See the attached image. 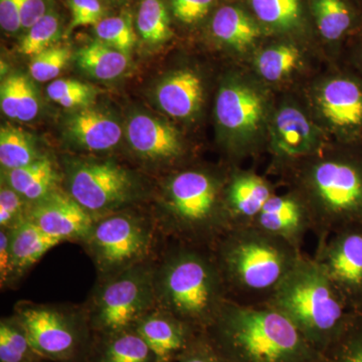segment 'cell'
Instances as JSON below:
<instances>
[{
  "instance_id": "6da1fadb",
  "label": "cell",
  "mask_w": 362,
  "mask_h": 362,
  "mask_svg": "<svg viewBox=\"0 0 362 362\" xmlns=\"http://www.w3.org/2000/svg\"><path fill=\"white\" fill-rule=\"evenodd\" d=\"M156 306L206 332L228 301L225 283L209 247L166 240L154 261Z\"/></svg>"
},
{
  "instance_id": "7a4b0ae2",
  "label": "cell",
  "mask_w": 362,
  "mask_h": 362,
  "mask_svg": "<svg viewBox=\"0 0 362 362\" xmlns=\"http://www.w3.org/2000/svg\"><path fill=\"white\" fill-rule=\"evenodd\" d=\"M230 362H319L321 352L280 312L228 300L204 332Z\"/></svg>"
},
{
  "instance_id": "3957f363",
  "label": "cell",
  "mask_w": 362,
  "mask_h": 362,
  "mask_svg": "<svg viewBox=\"0 0 362 362\" xmlns=\"http://www.w3.org/2000/svg\"><path fill=\"white\" fill-rule=\"evenodd\" d=\"M211 251L228 300L265 306L303 252L255 226L230 228Z\"/></svg>"
},
{
  "instance_id": "277c9868",
  "label": "cell",
  "mask_w": 362,
  "mask_h": 362,
  "mask_svg": "<svg viewBox=\"0 0 362 362\" xmlns=\"http://www.w3.org/2000/svg\"><path fill=\"white\" fill-rule=\"evenodd\" d=\"M221 185L218 177L201 169L169 176L151 213L162 235L211 249L232 228Z\"/></svg>"
},
{
  "instance_id": "5b68a950",
  "label": "cell",
  "mask_w": 362,
  "mask_h": 362,
  "mask_svg": "<svg viewBox=\"0 0 362 362\" xmlns=\"http://www.w3.org/2000/svg\"><path fill=\"white\" fill-rule=\"evenodd\" d=\"M267 306L289 319L320 352L337 337L349 312L320 266L305 255Z\"/></svg>"
},
{
  "instance_id": "8992f818",
  "label": "cell",
  "mask_w": 362,
  "mask_h": 362,
  "mask_svg": "<svg viewBox=\"0 0 362 362\" xmlns=\"http://www.w3.org/2000/svg\"><path fill=\"white\" fill-rule=\"evenodd\" d=\"M297 194L310 209L318 240L362 223V160L330 157L309 164Z\"/></svg>"
},
{
  "instance_id": "52a82bcc",
  "label": "cell",
  "mask_w": 362,
  "mask_h": 362,
  "mask_svg": "<svg viewBox=\"0 0 362 362\" xmlns=\"http://www.w3.org/2000/svg\"><path fill=\"white\" fill-rule=\"evenodd\" d=\"M166 240L151 213L130 207L96 218L81 245L98 279H106L153 261Z\"/></svg>"
},
{
  "instance_id": "ba28073f",
  "label": "cell",
  "mask_w": 362,
  "mask_h": 362,
  "mask_svg": "<svg viewBox=\"0 0 362 362\" xmlns=\"http://www.w3.org/2000/svg\"><path fill=\"white\" fill-rule=\"evenodd\" d=\"M13 314L45 361L85 362L93 331L84 305L20 301Z\"/></svg>"
},
{
  "instance_id": "9c48e42d",
  "label": "cell",
  "mask_w": 362,
  "mask_h": 362,
  "mask_svg": "<svg viewBox=\"0 0 362 362\" xmlns=\"http://www.w3.org/2000/svg\"><path fill=\"white\" fill-rule=\"evenodd\" d=\"M156 259L112 277L98 279L83 304L93 334L132 328L156 306L153 286Z\"/></svg>"
},
{
  "instance_id": "30bf717a",
  "label": "cell",
  "mask_w": 362,
  "mask_h": 362,
  "mask_svg": "<svg viewBox=\"0 0 362 362\" xmlns=\"http://www.w3.org/2000/svg\"><path fill=\"white\" fill-rule=\"evenodd\" d=\"M64 177L66 192L95 220L134 207L143 197L137 175L109 159L66 160Z\"/></svg>"
},
{
  "instance_id": "8fae6325",
  "label": "cell",
  "mask_w": 362,
  "mask_h": 362,
  "mask_svg": "<svg viewBox=\"0 0 362 362\" xmlns=\"http://www.w3.org/2000/svg\"><path fill=\"white\" fill-rule=\"evenodd\" d=\"M349 310L362 307V223L318 240L315 256Z\"/></svg>"
},
{
  "instance_id": "7c38bea8",
  "label": "cell",
  "mask_w": 362,
  "mask_h": 362,
  "mask_svg": "<svg viewBox=\"0 0 362 362\" xmlns=\"http://www.w3.org/2000/svg\"><path fill=\"white\" fill-rule=\"evenodd\" d=\"M26 220L62 242H83L95 218L61 187L40 201L28 204Z\"/></svg>"
},
{
  "instance_id": "4fadbf2b",
  "label": "cell",
  "mask_w": 362,
  "mask_h": 362,
  "mask_svg": "<svg viewBox=\"0 0 362 362\" xmlns=\"http://www.w3.org/2000/svg\"><path fill=\"white\" fill-rule=\"evenodd\" d=\"M133 328L156 356L157 362H176L201 333L159 307L144 314Z\"/></svg>"
},
{
  "instance_id": "5bb4252c",
  "label": "cell",
  "mask_w": 362,
  "mask_h": 362,
  "mask_svg": "<svg viewBox=\"0 0 362 362\" xmlns=\"http://www.w3.org/2000/svg\"><path fill=\"white\" fill-rule=\"evenodd\" d=\"M255 228L289 243L301 251L305 237L313 230L310 209L297 192L274 194L255 221Z\"/></svg>"
},
{
  "instance_id": "9a60e30c",
  "label": "cell",
  "mask_w": 362,
  "mask_h": 362,
  "mask_svg": "<svg viewBox=\"0 0 362 362\" xmlns=\"http://www.w3.org/2000/svg\"><path fill=\"white\" fill-rule=\"evenodd\" d=\"M127 139L136 156L150 163H171L183 154L182 143L175 128L145 114L131 117Z\"/></svg>"
},
{
  "instance_id": "2e32d148",
  "label": "cell",
  "mask_w": 362,
  "mask_h": 362,
  "mask_svg": "<svg viewBox=\"0 0 362 362\" xmlns=\"http://www.w3.org/2000/svg\"><path fill=\"white\" fill-rule=\"evenodd\" d=\"M216 114L223 129L233 134H250L258 129L262 122L264 104L251 88L232 83L221 88Z\"/></svg>"
},
{
  "instance_id": "e0dca14e",
  "label": "cell",
  "mask_w": 362,
  "mask_h": 362,
  "mask_svg": "<svg viewBox=\"0 0 362 362\" xmlns=\"http://www.w3.org/2000/svg\"><path fill=\"white\" fill-rule=\"evenodd\" d=\"M275 194L270 183L252 173H235L225 185V204L232 228L252 226Z\"/></svg>"
},
{
  "instance_id": "ac0fdd59",
  "label": "cell",
  "mask_w": 362,
  "mask_h": 362,
  "mask_svg": "<svg viewBox=\"0 0 362 362\" xmlns=\"http://www.w3.org/2000/svg\"><path fill=\"white\" fill-rule=\"evenodd\" d=\"M271 147L282 160H295L308 156L315 149L311 124L294 107H284L278 112L272 129Z\"/></svg>"
},
{
  "instance_id": "d6986e66",
  "label": "cell",
  "mask_w": 362,
  "mask_h": 362,
  "mask_svg": "<svg viewBox=\"0 0 362 362\" xmlns=\"http://www.w3.org/2000/svg\"><path fill=\"white\" fill-rule=\"evenodd\" d=\"M66 130L77 146L92 152L114 148L122 138V129L115 119L95 109H83L71 115Z\"/></svg>"
},
{
  "instance_id": "ffe728a7",
  "label": "cell",
  "mask_w": 362,
  "mask_h": 362,
  "mask_svg": "<svg viewBox=\"0 0 362 362\" xmlns=\"http://www.w3.org/2000/svg\"><path fill=\"white\" fill-rule=\"evenodd\" d=\"M320 108L329 123L343 130L362 126V88L349 78H337L324 86Z\"/></svg>"
},
{
  "instance_id": "44dd1931",
  "label": "cell",
  "mask_w": 362,
  "mask_h": 362,
  "mask_svg": "<svg viewBox=\"0 0 362 362\" xmlns=\"http://www.w3.org/2000/svg\"><path fill=\"white\" fill-rule=\"evenodd\" d=\"M85 362H157V359L146 342L132 327L93 334Z\"/></svg>"
},
{
  "instance_id": "7402d4cb",
  "label": "cell",
  "mask_w": 362,
  "mask_h": 362,
  "mask_svg": "<svg viewBox=\"0 0 362 362\" xmlns=\"http://www.w3.org/2000/svg\"><path fill=\"white\" fill-rule=\"evenodd\" d=\"M9 235L13 256V286L18 284L47 252L63 244L61 240L47 235L28 220L9 230Z\"/></svg>"
},
{
  "instance_id": "603a6c76",
  "label": "cell",
  "mask_w": 362,
  "mask_h": 362,
  "mask_svg": "<svg viewBox=\"0 0 362 362\" xmlns=\"http://www.w3.org/2000/svg\"><path fill=\"white\" fill-rule=\"evenodd\" d=\"M159 107L175 118H187L199 110L202 102L201 78L192 71H178L164 78L156 90Z\"/></svg>"
},
{
  "instance_id": "cb8c5ba5",
  "label": "cell",
  "mask_w": 362,
  "mask_h": 362,
  "mask_svg": "<svg viewBox=\"0 0 362 362\" xmlns=\"http://www.w3.org/2000/svg\"><path fill=\"white\" fill-rule=\"evenodd\" d=\"M61 177L54 160L45 156L25 168L2 171V181L28 204L40 201L61 188Z\"/></svg>"
},
{
  "instance_id": "d4e9b609",
  "label": "cell",
  "mask_w": 362,
  "mask_h": 362,
  "mask_svg": "<svg viewBox=\"0 0 362 362\" xmlns=\"http://www.w3.org/2000/svg\"><path fill=\"white\" fill-rule=\"evenodd\" d=\"M211 30L216 39L238 51L251 47L259 35L258 25L242 9L223 6L216 11L211 21Z\"/></svg>"
},
{
  "instance_id": "484cf974",
  "label": "cell",
  "mask_w": 362,
  "mask_h": 362,
  "mask_svg": "<svg viewBox=\"0 0 362 362\" xmlns=\"http://www.w3.org/2000/svg\"><path fill=\"white\" fill-rule=\"evenodd\" d=\"M78 66L92 78L110 81L120 77L128 66V57L101 40L85 45L76 54Z\"/></svg>"
},
{
  "instance_id": "4316f807",
  "label": "cell",
  "mask_w": 362,
  "mask_h": 362,
  "mask_svg": "<svg viewBox=\"0 0 362 362\" xmlns=\"http://www.w3.org/2000/svg\"><path fill=\"white\" fill-rule=\"evenodd\" d=\"M319 362H362V307L349 310L337 337L321 351Z\"/></svg>"
},
{
  "instance_id": "83f0119b",
  "label": "cell",
  "mask_w": 362,
  "mask_h": 362,
  "mask_svg": "<svg viewBox=\"0 0 362 362\" xmlns=\"http://www.w3.org/2000/svg\"><path fill=\"white\" fill-rule=\"evenodd\" d=\"M32 136L11 125L0 129V164L2 171L25 168L44 157Z\"/></svg>"
},
{
  "instance_id": "f1b7e54d",
  "label": "cell",
  "mask_w": 362,
  "mask_h": 362,
  "mask_svg": "<svg viewBox=\"0 0 362 362\" xmlns=\"http://www.w3.org/2000/svg\"><path fill=\"white\" fill-rule=\"evenodd\" d=\"M45 359L33 349L28 333L18 317L0 320V362H42Z\"/></svg>"
},
{
  "instance_id": "f546056e",
  "label": "cell",
  "mask_w": 362,
  "mask_h": 362,
  "mask_svg": "<svg viewBox=\"0 0 362 362\" xmlns=\"http://www.w3.org/2000/svg\"><path fill=\"white\" fill-rule=\"evenodd\" d=\"M137 28L149 44H160L170 37L169 16L162 0H142L137 14Z\"/></svg>"
},
{
  "instance_id": "4dcf8cb0",
  "label": "cell",
  "mask_w": 362,
  "mask_h": 362,
  "mask_svg": "<svg viewBox=\"0 0 362 362\" xmlns=\"http://www.w3.org/2000/svg\"><path fill=\"white\" fill-rule=\"evenodd\" d=\"M317 26L324 39H340L351 25V11L344 0H316Z\"/></svg>"
},
{
  "instance_id": "1f68e13d",
  "label": "cell",
  "mask_w": 362,
  "mask_h": 362,
  "mask_svg": "<svg viewBox=\"0 0 362 362\" xmlns=\"http://www.w3.org/2000/svg\"><path fill=\"white\" fill-rule=\"evenodd\" d=\"M299 59L300 52L294 45L272 47L259 54L256 59L257 70L269 82H277L294 70Z\"/></svg>"
},
{
  "instance_id": "d6a6232c",
  "label": "cell",
  "mask_w": 362,
  "mask_h": 362,
  "mask_svg": "<svg viewBox=\"0 0 362 362\" xmlns=\"http://www.w3.org/2000/svg\"><path fill=\"white\" fill-rule=\"evenodd\" d=\"M61 35L59 16L47 11L44 18L30 26L20 45V52L25 56L35 57L52 47Z\"/></svg>"
},
{
  "instance_id": "836d02e7",
  "label": "cell",
  "mask_w": 362,
  "mask_h": 362,
  "mask_svg": "<svg viewBox=\"0 0 362 362\" xmlns=\"http://www.w3.org/2000/svg\"><path fill=\"white\" fill-rule=\"evenodd\" d=\"M259 21L281 28L297 25L301 16L300 0H251Z\"/></svg>"
},
{
  "instance_id": "e575fe53",
  "label": "cell",
  "mask_w": 362,
  "mask_h": 362,
  "mask_svg": "<svg viewBox=\"0 0 362 362\" xmlns=\"http://www.w3.org/2000/svg\"><path fill=\"white\" fill-rule=\"evenodd\" d=\"M47 93L49 99L66 109L87 106L94 97L90 86L70 78L52 81Z\"/></svg>"
},
{
  "instance_id": "d590c367",
  "label": "cell",
  "mask_w": 362,
  "mask_h": 362,
  "mask_svg": "<svg viewBox=\"0 0 362 362\" xmlns=\"http://www.w3.org/2000/svg\"><path fill=\"white\" fill-rule=\"evenodd\" d=\"M99 40L128 54L135 42V35L129 21L121 16L103 18L95 25Z\"/></svg>"
},
{
  "instance_id": "8d00e7d4",
  "label": "cell",
  "mask_w": 362,
  "mask_h": 362,
  "mask_svg": "<svg viewBox=\"0 0 362 362\" xmlns=\"http://www.w3.org/2000/svg\"><path fill=\"white\" fill-rule=\"evenodd\" d=\"M71 52L66 47H52L33 57L30 74L33 80L44 83L54 80L65 68Z\"/></svg>"
},
{
  "instance_id": "74e56055",
  "label": "cell",
  "mask_w": 362,
  "mask_h": 362,
  "mask_svg": "<svg viewBox=\"0 0 362 362\" xmlns=\"http://www.w3.org/2000/svg\"><path fill=\"white\" fill-rule=\"evenodd\" d=\"M28 204L18 192L2 181L0 188V228L13 230L25 221Z\"/></svg>"
},
{
  "instance_id": "f35d334b",
  "label": "cell",
  "mask_w": 362,
  "mask_h": 362,
  "mask_svg": "<svg viewBox=\"0 0 362 362\" xmlns=\"http://www.w3.org/2000/svg\"><path fill=\"white\" fill-rule=\"evenodd\" d=\"M71 28L96 25L103 20L104 9L100 0H70Z\"/></svg>"
},
{
  "instance_id": "ab89813d",
  "label": "cell",
  "mask_w": 362,
  "mask_h": 362,
  "mask_svg": "<svg viewBox=\"0 0 362 362\" xmlns=\"http://www.w3.org/2000/svg\"><path fill=\"white\" fill-rule=\"evenodd\" d=\"M176 362H230L201 333Z\"/></svg>"
},
{
  "instance_id": "60d3db41",
  "label": "cell",
  "mask_w": 362,
  "mask_h": 362,
  "mask_svg": "<svg viewBox=\"0 0 362 362\" xmlns=\"http://www.w3.org/2000/svg\"><path fill=\"white\" fill-rule=\"evenodd\" d=\"M214 0H171L175 18L192 25L202 20L211 8Z\"/></svg>"
},
{
  "instance_id": "b9f144b4",
  "label": "cell",
  "mask_w": 362,
  "mask_h": 362,
  "mask_svg": "<svg viewBox=\"0 0 362 362\" xmlns=\"http://www.w3.org/2000/svg\"><path fill=\"white\" fill-rule=\"evenodd\" d=\"M40 103L37 92L30 81L21 76L20 101L18 107V118L21 122H30L39 114Z\"/></svg>"
},
{
  "instance_id": "7bdbcfd3",
  "label": "cell",
  "mask_w": 362,
  "mask_h": 362,
  "mask_svg": "<svg viewBox=\"0 0 362 362\" xmlns=\"http://www.w3.org/2000/svg\"><path fill=\"white\" fill-rule=\"evenodd\" d=\"M21 75H11L2 82L0 89V106L4 115L11 119L18 118L20 101Z\"/></svg>"
},
{
  "instance_id": "ee69618b",
  "label": "cell",
  "mask_w": 362,
  "mask_h": 362,
  "mask_svg": "<svg viewBox=\"0 0 362 362\" xmlns=\"http://www.w3.org/2000/svg\"><path fill=\"white\" fill-rule=\"evenodd\" d=\"M0 286L2 290L13 287V256L9 230L0 228Z\"/></svg>"
},
{
  "instance_id": "f6af8a7d",
  "label": "cell",
  "mask_w": 362,
  "mask_h": 362,
  "mask_svg": "<svg viewBox=\"0 0 362 362\" xmlns=\"http://www.w3.org/2000/svg\"><path fill=\"white\" fill-rule=\"evenodd\" d=\"M0 25L9 33H18L23 28L21 0H0Z\"/></svg>"
},
{
  "instance_id": "bcb514c9",
  "label": "cell",
  "mask_w": 362,
  "mask_h": 362,
  "mask_svg": "<svg viewBox=\"0 0 362 362\" xmlns=\"http://www.w3.org/2000/svg\"><path fill=\"white\" fill-rule=\"evenodd\" d=\"M45 0H21V14L23 28H28L37 23L47 13Z\"/></svg>"
},
{
  "instance_id": "7dc6e473",
  "label": "cell",
  "mask_w": 362,
  "mask_h": 362,
  "mask_svg": "<svg viewBox=\"0 0 362 362\" xmlns=\"http://www.w3.org/2000/svg\"><path fill=\"white\" fill-rule=\"evenodd\" d=\"M111 1H119V0H111Z\"/></svg>"
},
{
  "instance_id": "c3c4849f",
  "label": "cell",
  "mask_w": 362,
  "mask_h": 362,
  "mask_svg": "<svg viewBox=\"0 0 362 362\" xmlns=\"http://www.w3.org/2000/svg\"><path fill=\"white\" fill-rule=\"evenodd\" d=\"M42 362H49V361H42Z\"/></svg>"
}]
</instances>
